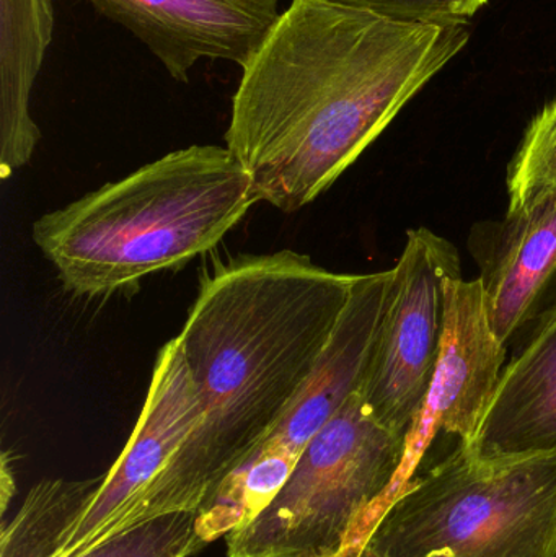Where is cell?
Masks as SVG:
<instances>
[{
  "mask_svg": "<svg viewBox=\"0 0 556 557\" xmlns=\"http://www.w3.org/2000/svg\"><path fill=\"white\" fill-rule=\"evenodd\" d=\"M508 211L528 205L541 193L556 189V98L529 123L508 166Z\"/></svg>",
  "mask_w": 556,
  "mask_h": 557,
  "instance_id": "16",
  "label": "cell"
},
{
  "mask_svg": "<svg viewBox=\"0 0 556 557\" xmlns=\"http://www.w3.org/2000/svg\"><path fill=\"white\" fill-rule=\"evenodd\" d=\"M358 277L283 250L235 258L202 282L176 336L201 421L144 497L134 525L199 512L257 454L312 375Z\"/></svg>",
  "mask_w": 556,
  "mask_h": 557,
  "instance_id": "2",
  "label": "cell"
},
{
  "mask_svg": "<svg viewBox=\"0 0 556 557\" xmlns=\"http://www.w3.org/2000/svg\"><path fill=\"white\" fill-rule=\"evenodd\" d=\"M469 251L480 268L493 330L508 346L556 301V189L473 225Z\"/></svg>",
  "mask_w": 556,
  "mask_h": 557,
  "instance_id": "10",
  "label": "cell"
},
{
  "mask_svg": "<svg viewBox=\"0 0 556 557\" xmlns=\"http://www.w3.org/2000/svg\"><path fill=\"white\" fill-rule=\"evenodd\" d=\"M201 421V408L178 339L157 354L136 428L113 467L101 476L82 516L52 557H77L134 525L137 510L176 451Z\"/></svg>",
  "mask_w": 556,
  "mask_h": 557,
  "instance_id": "7",
  "label": "cell"
},
{
  "mask_svg": "<svg viewBox=\"0 0 556 557\" xmlns=\"http://www.w3.org/2000/svg\"><path fill=\"white\" fill-rule=\"evenodd\" d=\"M205 546L196 512H175L137 523L77 557H189Z\"/></svg>",
  "mask_w": 556,
  "mask_h": 557,
  "instance_id": "17",
  "label": "cell"
},
{
  "mask_svg": "<svg viewBox=\"0 0 556 557\" xmlns=\"http://www.w3.org/2000/svg\"><path fill=\"white\" fill-rule=\"evenodd\" d=\"M297 460L299 457L289 451L261 445L196 512V530L202 542L208 545L254 522L283 490Z\"/></svg>",
  "mask_w": 556,
  "mask_h": 557,
  "instance_id": "14",
  "label": "cell"
},
{
  "mask_svg": "<svg viewBox=\"0 0 556 557\" xmlns=\"http://www.w3.org/2000/svg\"><path fill=\"white\" fill-rule=\"evenodd\" d=\"M470 39L467 23L291 0L242 67L225 147L286 214L326 191Z\"/></svg>",
  "mask_w": 556,
  "mask_h": 557,
  "instance_id": "1",
  "label": "cell"
},
{
  "mask_svg": "<svg viewBox=\"0 0 556 557\" xmlns=\"http://www.w3.org/2000/svg\"><path fill=\"white\" fill-rule=\"evenodd\" d=\"M459 271L449 240L430 228L407 232L361 385L372 414L401 434H410L427 405L443 337V282Z\"/></svg>",
  "mask_w": 556,
  "mask_h": 557,
  "instance_id": "6",
  "label": "cell"
},
{
  "mask_svg": "<svg viewBox=\"0 0 556 557\" xmlns=\"http://www.w3.org/2000/svg\"><path fill=\"white\" fill-rule=\"evenodd\" d=\"M446 2L454 20L469 23V20L473 18L489 3V0H446Z\"/></svg>",
  "mask_w": 556,
  "mask_h": 557,
  "instance_id": "19",
  "label": "cell"
},
{
  "mask_svg": "<svg viewBox=\"0 0 556 557\" xmlns=\"http://www.w3.org/2000/svg\"><path fill=\"white\" fill-rule=\"evenodd\" d=\"M336 557H385L382 553H379L378 549L372 548L368 542H366L365 536L359 535L342 555Z\"/></svg>",
  "mask_w": 556,
  "mask_h": 557,
  "instance_id": "21",
  "label": "cell"
},
{
  "mask_svg": "<svg viewBox=\"0 0 556 557\" xmlns=\"http://www.w3.org/2000/svg\"><path fill=\"white\" fill-rule=\"evenodd\" d=\"M255 202L227 147L189 146L41 215L32 235L69 292L101 297L208 253Z\"/></svg>",
  "mask_w": 556,
  "mask_h": 557,
  "instance_id": "3",
  "label": "cell"
},
{
  "mask_svg": "<svg viewBox=\"0 0 556 557\" xmlns=\"http://www.w3.org/2000/svg\"><path fill=\"white\" fill-rule=\"evenodd\" d=\"M2 476H0V506H2V513H5L7 507H9L10 499H12L13 493H15V481H13V473L10 471L9 458L7 454L2 455Z\"/></svg>",
  "mask_w": 556,
  "mask_h": 557,
  "instance_id": "20",
  "label": "cell"
},
{
  "mask_svg": "<svg viewBox=\"0 0 556 557\" xmlns=\"http://www.w3.org/2000/svg\"><path fill=\"white\" fill-rule=\"evenodd\" d=\"M54 33L52 0H0V176L28 165L41 140L33 85Z\"/></svg>",
  "mask_w": 556,
  "mask_h": 557,
  "instance_id": "13",
  "label": "cell"
},
{
  "mask_svg": "<svg viewBox=\"0 0 556 557\" xmlns=\"http://www.w3.org/2000/svg\"><path fill=\"white\" fill-rule=\"evenodd\" d=\"M133 33L176 82L201 61L244 67L280 18L284 0H84Z\"/></svg>",
  "mask_w": 556,
  "mask_h": 557,
  "instance_id": "9",
  "label": "cell"
},
{
  "mask_svg": "<svg viewBox=\"0 0 556 557\" xmlns=\"http://www.w3.org/2000/svg\"><path fill=\"white\" fill-rule=\"evenodd\" d=\"M333 2L372 10V12L395 16V18L457 22L454 20L446 0H333Z\"/></svg>",
  "mask_w": 556,
  "mask_h": 557,
  "instance_id": "18",
  "label": "cell"
},
{
  "mask_svg": "<svg viewBox=\"0 0 556 557\" xmlns=\"http://www.w3.org/2000/svg\"><path fill=\"white\" fill-rule=\"evenodd\" d=\"M361 535L385 557H556V451L483 460L459 444Z\"/></svg>",
  "mask_w": 556,
  "mask_h": 557,
  "instance_id": "4",
  "label": "cell"
},
{
  "mask_svg": "<svg viewBox=\"0 0 556 557\" xmlns=\"http://www.w3.org/2000/svg\"><path fill=\"white\" fill-rule=\"evenodd\" d=\"M526 327L475 437L464 444L483 460L556 451V301Z\"/></svg>",
  "mask_w": 556,
  "mask_h": 557,
  "instance_id": "11",
  "label": "cell"
},
{
  "mask_svg": "<svg viewBox=\"0 0 556 557\" xmlns=\"http://www.w3.org/2000/svg\"><path fill=\"white\" fill-rule=\"evenodd\" d=\"M101 478L42 481L29 491L18 513L2 527L0 557H52L62 536L82 516Z\"/></svg>",
  "mask_w": 556,
  "mask_h": 557,
  "instance_id": "15",
  "label": "cell"
},
{
  "mask_svg": "<svg viewBox=\"0 0 556 557\" xmlns=\"http://www.w3.org/2000/svg\"><path fill=\"white\" fill-rule=\"evenodd\" d=\"M443 287L440 359L427 405L408 434L407 463L440 431L469 444L505 369L506 344L493 330L482 281H464L459 271Z\"/></svg>",
  "mask_w": 556,
  "mask_h": 557,
  "instance_id": "8",
  "label": "cell"
},
{
  "mask_svg": "<svg viewBox=\"0 0 556 557\" xmlns=\"http://www.w3.org/2000/svg\"><path fill=\"white\" fill-rule=\"evenodd\" d=\"M392 270L362 274L312 375L261 445L300 457L342 406L361 389Z\"/></svg>",
  "mask_w": 556,
  "mask_h": 557,
  "instance_id": "12",
  "label": "cell"
},
{
  "mask_svg": "<svg viewBox=\"0 0 556 557\" xmlns=\"http://www.w3.org/2000/svg\"><path fill=\"white\" fill-rule=\"evenodd\" d=\"M408 435L382 424L356 392L304 448L273 503L237 532L228 557H336L385 506Z\"/></svg>",
  "mask_w": 556,
  "mask_h": 557,
  "instance_id": "5",
  "label": "cell"
}]
</instances>
